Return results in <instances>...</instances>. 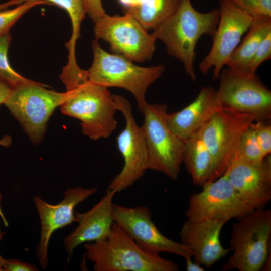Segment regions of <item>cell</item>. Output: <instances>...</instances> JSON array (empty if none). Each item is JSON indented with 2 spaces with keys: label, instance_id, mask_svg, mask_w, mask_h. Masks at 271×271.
Returning <instances> with one entry per match:
<instances>
[{
  "label": "cell",
  "instance_id": "1",
  "mask_svg": "<svg viewBox=\"0 0 271 271\" xmlns=\"http://www.w3.org/2000/svg\"><path fill=\"white\" fill-rule=\"evenodd\" d=\"M219 15V9L200 12L191 0H180L174 13L153 29V36L163 42L168 53L182 63L192 81L196 79L194 63L197 42L204 35L213 36Z\"/></svg>",
  "mask_w": 271,
  "mask_h": 271
},
{
  "label": "cell",
  "instance_id": "2",
  "mask_svg": "<svg viewBox=\"0 0 271 271\" xmlns=\"http://www.w3.org/2000/svg\"><path fill=\"white\" fill-rule=\"evenodd\" d=\"M95 271H177L178 265L148 251L115 223L105 239L84 244Z\"/></svg>",
  "mask_w": 271,
  "mask_h": 271
},
{
  "label": "cell",
  "instance_id": "3",
  "mask_svg": "<svg viewBox=\"0 0 271 271\" xmlns=\"http://www.w3.org/2000/svg\"><path fill=\"white\" fill-rule=\"evenodd\" d=\"M67 96L60 106L64 114L81 121L83 133L92 140L109 137L117 127V111L114 95L108 88L88 79L66 89Z\"/></svg>",
  "mask_w": 271,
  "mask_h": 271
},
{
  "label": "cell",
  "instance_id": "4",
  "mask_svg": "<svg viewBox=\"0 0 271 271\" xmlns=\"http://www.w3.org/2000/svg\"><path fill=\"white\" fill-rule=\"evenodd\" d=\"M93 60L87 70L88 80L105 87L124 88L134 97L142 113L147 102L145 95L148 88L163 73L165 67L158 65L141 67L131 60L103 50L95 39L92 42Z\"/></svg>",
  "mask_w": 271,
  "mask_h": 271
},
{
  "label": "cell",
  "instance_id": "5",
  "mask_svg": "<svg viewBox=\"0 0 271 271\" xmlns=\"http://www.w3.org/2000/svg\"><path fill=\"white\" fill-rule=\"evenodd\" d=\"M271 210H253L232 224L229 243L232 254L222 270L258 271L270 249Z\"/></svg>",
  "mask_w": 271,
  "mask_h": 271
},
{
  "label": "cell",
  "instance_id": "6",
  "mask_svg": "<svg viewBox=\"0 0 271 271\" xmlns=\"http://www.w3.org/2000/svg\"><path fill=\"white\" fill-rule=\"evenodd\" d=\"M167 109L163 104L147 103L142 113L144 120L141 128L148 149V169L176 180L182 163L185 141L168 127Z\"/></svg>",
  "mask_w": 271,
  "mask_h": 271
},
{
  "label": "cell",
  "instance_id": "7",
  "mask_svg": "<svg viewBox=\"0 0 271 271\" xmlns=\"http://www.w3.org/2000/svg\"><path fill=\"white\" fill-rule=\"evenodd\" d=\"M45 86L33 81L11 88L4 103L36 144L42 140L50 117L67 96L66 92L49 90Z\"/></svg>",
  "mask_w": 271,
  "mask_h": 271
},
{
  "label": "cell",
  "instance_id": "8",
  "mask_svg": "<svg viewBox=\"0 0 271 271\" xmlns=\"http://www.w3.org/2000/svg\"><path fill=\"white\" fill-rule=\"evenodd\" d=\"M255 121L252 115L223 107L199 129L212 159L211 181L222 176L235 159L242 133Z\"/></svg>",
  "mask_w": 271,
  "mask_h": 271
},
{
  "label": "cell",
  "instance_id": "9",
  "mask_svg": "<svg viewBox=\"0 0 271 271\" xmlns=\"http://www.w3.org/2000/svg\"><path fill=\"white\" fill-rule=\"evenodd\" d=\"M95 24L96 39L108 43L112 52L132 61L141 62L151 59L156 39L132 15L105 14Z\"/></svg>",
  "mask_w": 271,
  "mask_h": 271
},
{
  "label": "cell",
  "instance_id": "10",
  "mask_svg": "<svg viewBox=\"0 0 271 271\" xmlns=\"http://www.w3.org/2000/svg\"><path fill=\"white\" fill-rule=\"evenodd\" d=\"M217 90L223 107L252 115L255 121H268L271 118V91L257 75L239 74L223 69L218 78Z\"/></svg>",
  "mask_w": 271,
  "mask_h": 271
},
{
  "label": "cell",
  "instance_id": "11",
  "mask_svg": "<svg viewBox=\"0 0 271 271\" xmlns=\"http://www.w3.org/2000/svg\"><path fill=\"white\" fill-rule=\"evenodd\" d=\"M200 192L191 195L185 212L187 220L240 219L253 210L236 193L228 178V170L217 179L206 183Z\"/></svg>",
  "mask_w": 271,
  "mask_h": 271
},
{
  "label": "cell",
  "instance_id": "12",
  "mask_svg": "<svg viewBox=\"0 0 271 271\" xmlns=\"http://www.w3.org/2000/svg\"><path fill=\"white\" fill-rule=\"evenodd\" d=\"M114 98L117 111L125 119V126L117 137L123 166L107 188L118 193L131 187L143 176L148 170V153L142 129L134 118L130 102L119 95H114Z\"/></svg>",
  "mask_w": 271,
  "mask_h": 271
},
{
  "label": "cell",
  "instance_id": "13",
  "mask_svg": "<svg viewBox=\"0 0 271 271\" xmlns=\"http://www.w3.org/2000/svg\"><path fill=\"white\" fill-rule=\"evenodd\" d=\"M219 20L213 35V43L208 54L199 64L203 74L213 69V80H217L249 29L253 18L235 7L229 0L219 2Z\"/></svg>",
  "mask_w": 271,
  "mask_h": 271
},
{
  "label": "cell",
  "instance_id": "14",
  "mask_svg": "<svg viewBox=\"0 0 271 271\" xmlns=\"http://www.w3.org/2000/svg\"><path fill=\"white\" fill-rule=\"evenodd\" d=\"M113 215L114 223L145 250L157 254L170 253L184 258L192 257L187 247L162 234L152 221L147 207H128L114 204Z\"/></svg>",
  "mask_w": 271,
  "mask_h": 271
},
{
  "label": "cell",
  "instance_id": "15",
  "mask_svg": "<svg viewBox=\"0 0 271 271\" xmlns=\"http://www.w3.org/2000/svg\"><path fill=\"white\" fill-rule=\"evenodd\" d=\"M97 188L77 187L67 189L60 203L50 204L40 197H33V202L41 223L40 240L37 247V255L40 266L45 269L48 265V249L50 239L56 230L76 222L75 208L96 193Z\"/></svg>",
  "mask_w": 271,
  "mask_h": 271
},
{
  "label": "cell",
  "instance_id": "16",
  "mask_svg": "<svg viewBox=\"0 0 271 271\" xmlns=\"http://www.w3.org/2000/svg\"><path fill=\"white\" fill-rule=\"evenodd\" d=\"M236 193L252 209L263 208L271 200V156L259 164L235 158L228 168Z\"/></svg>",
  "mask_w": 271,
  "mask_h": 271
},
{
  "label": "cell",
  "instance_id": "17",
  "mask_svg": "<svg viewBox=\"0 0 271 271\" xmlns=\"http://www.w3.org/2000/svg\"><path fill=\"white\" fill-rule=\"evenodd\" d=\"M226 222L215 220H187L184 222L179 232L180 243L191 251L195 262L210 267L231 251L229 248L223 247L220 240L221 231Z\"/></svg>",
  "mask_w": 271,
  "mask_h": 271
},
{
  "label": "cell",
  "instance_id": "18",
  "mask_svg": "<svg viewBox=\"0 0 271 271\" xmlns=\"http://www.w3.org/2000/svg\"><path fill=\"white\" fill-rule=\"evenodd\" d=\"M116 193L107 188L101 199L88 211L75 212L76 228L64 240L69 256L81 244L96 242L106 238L114 223L113 199Z\"/></svg>",
  "mask_w": 271,
  "mask_h": 271
},
{
  "label": "cell",
  "instance_id": "19",
  "mask_svg": "<svg viewBox=\"0 0 271 271\" xmlns=\"http://www.w3.org/2000/svg\"><path fill=\"white\" fill-rule=\"evenodd\" d=\"M223 108L217 90L203 86L189 105L180 111L167 113V124L174 134L185 141Z\"/></svg>",
  "mask_w": 271,
  "mask_h": 271
},
{
  "label": "cell",
  "instance_id": "20",
  "mask_svg": "<svg viewBox=\"0 0 271 271\" xmlns=\"http://www.w3.org/2000/svg\"><path fill=\"white\" fill-rule=\"evenodd\" d=\"M182 154V163L190 174L194 185L203 186L211 181L213 162L204 143L199 130L186 139Z\"/></svg>",
  "mask_w": 271,
  "mask_h": 271
},
{
  "label": "cell",
  "instance_id": "21",
  "mask_svg": "<svg viewBox=\"0 0 271 271\" xmlns=\"http://www.w3.org/2000/svg\"><path fill=\"white\" fill-rule=\"evenodd\" d=\"M271 32V17L253 18L241 44L229 58L226 66L234 72L247 75L250 60L262 40Z\"/></svg>",
  "mask_w": 271,
  "mask_h": 271
},
{
  "label": "cell",
  "instance_id": "22",
  "mask_svg": "<svg viewBox=\"0 0 271 271\" xmlns=\"http://www.w3.org/2000/svg\"><path fill=\"white\" fill-rule=\"evenodd\" d=\"M180 0H145L141 5L124 9L146 29H154L177 9Z\"/></svg>",
  "mask_w": 271,
  "mask_h": 271
},
{
  "label": "cell",
  "instance_id": "23",
  "mask_svg": "<svg viewBox=\"0 0 271 271\" xmlns=\"http://www.w3.org/2000/svg\"><path fill=\"white\" fill-rule=\"evenodd\" d=\"M11 40L9 32L0 37V80L14 88L33 81L27 79L12 68L8 59V51Z\"/></svg>",
  "mask_w": 271,
  "mask_h": 271
},
{
  "label": "cell",
  "instance_id": "24",
  "mask_svg": "<svg viewBox=\"0 0 271 271\" xmlns=\"http://www.w3.org/2000/svg\"><path fill=\"white\" fill-rule=\"evenodd\" d=\"M253 123L242 133L235 158L259 164L262 162L265 157L257 141Z\"/></svg>",
  "mask_w": 271,
  "mask_h": 271
},
{
  "label": "cell",
  "instance_id": "25",
  "mask_svg": "<svg viewBox=\"0 0 271 271\" xmlns=\"http://www.w3.org/2000/svg\"><path fill=\"white\" fill-rule=\"evenodd\" d=\"M42 4L50 5L45 0H30L13 9H0V37L9 32L11 27L30 9Z\"/></svg>",
  "mask_w": 271,
  "mask_h": 271
},
{
  "label": "cell",
  "instance_id": "26",
  "mask_svg": "<svg viewBox=\"0 0 271 271\" xmlns=\"http://www.w3.org/2000/svg\"><path fill=\"white\" fill-rule=\"evenodd\" d=\"M30 0H10L8 2L9 6L21 4ZM50 5H56L64 10L70 17L72 28H78L86 14L83 0H45Z\"/></svg>",
  "mask_w": 271,
  "mask_h": 271
},
{
  "label": "cell",
  "instance_id": "27",
  "mask_svg": "<svg viewBox=\"0 0 271 271\" xmlns=\"http://www.w3.org/2000/svg\"><path fill=\"white\" fill-rule=\"evenodd\" d=\"M253 18L271 17V0H229Z\"/></svg>",
  "mask_w": 271,
  "mask_h": 271
},
{
  "label": "cell",
  "instance_id": "28",
  "mask_svg": "<svg viewBox=\"0 0 271 271\" xmlns=\"http://www.w3.org/2000/svg\"><path fill=\"white\" fill-rule=\"evenodd\" d=\"M271 58V32L262 40L250 60L247 70L248 76L256 75L259 66L264 61Z\"/></svg>",
  "mask_w": 271,
  "mask_h": 271
},
{
  "label": "cell",
  "instance_id": "29",
  "mask_svg": "<svg viewBox=\"0 0 271 271\" xmlns=\"http://www.w3.org/2000/svg\"><path fill=\"white\" fill-rule=\"evenodd\" d=\"M253 125L257 141L265 157L271 153V125L262 121H254Z\"/></svg>",
  "mask_w": 271,
  "mask_h": 271
},
{
  "label": "cell",
  "instance_id": "30",
  "mask_svg": "<svg viewBox=\"0 0 271 271\" xmlns=\"http://www.w3.org/2000/svg\"><path fill=\"white\" fill-rule=\"evenodd\" d=\"M86 14L94 23L105 14L102 0H83Z\"/></svg>",
  "mask_w": 271,
  "mask_h": 271
},
{
  "label": "cell",
  "instance_id": "31",
  "mask_svg": "<svg viewBox=\"0 0 271 271\" xmlns=\"http://www.w3.org/2000/svg\"><path fill=\"white\" fill-rule=\"evenodd\" d=\"M3 271H35L37 268L33 264L13 259H5L2 266Z\"/></svg>",
  "mask_w": 271,
  "mask_h": 271
},
{
  "label": "cell",
  "instance_id": "32",
  "mask_svg": "<svg viewBox=\"0 0 271 271\" xmlns=\"http://www.w3.org/2000/svg\"><path fill=\"white\" fill-rule=\"evenodd\" d=\"M11 90L8 85L0 80V106L5 102Z\"/></svg>",
  "mask_w": 271,
  "mask_h": 271
},
{
  "label": "cell",
  "instance_id": "33",
  "mask_svg": "<svg viewBox=\"0 0 271 271\" xmlns=\"http://www.w3.org/2000/svg\"><path fill=\"white\" fill-rule=\"evenodd\" d=\"M191 257L185 258L187 271H204L205 269L201 265L192 261Z\"/></svg>",
  "mask_w": 271,
  "mask_h": 271
},
{
  "label": "cell",
  "instance_id": "34",
  "mask_svg": "<svg viewBox=\"0 0 271 271\" xmlns=\"http://www.w3.org/2000/svg\"><path fill=\"white\" fill-rule=\"evenodd\" d=\"M145 0H118L124 9H129L141 5Z\"/></svg>",
  "mask_w": 271,
  "mask_h": 271
},
{
  "label": "cell",
  "instance_id": "35",
  "mask_svg": "<svg viewBox=\"0 0 271 271\" xmlns=\"http://www.w3.org/2000/svg\"><path fill=\"white\" fill-rule=\"evenodd\" d=\"M12 143V140L10 136L7 135L0 140V146L9 147Z\"/></svg>",
  "mask_w": 271,
  "mask_h": 271
},
{
  "label": "cell",
  "instance_id": "36",
  "mask_svg": "<svg viewBox=\"0 0 271 271\" xmlns=\"http://www.w3.org/2000/svg\"><path fill=\"white\" fill-rule=\"evenodd\" d=\"M2 195H1V193L0 192V204H1V200H2ZM0 216L2 218L3 220V221L5 224V225L7 226L8 225V223L2 212V210H1V205H0ZM3 235L0 230V240H2V239L3 238Z\"/></svg>",
  "mask_w": 271,
  "mask_h": 271
},
{
  "label": "cell",
  "instance_id": "37",
  "mask_svg": "<svg viewBox=\"0 0 271 271\" xmlns=\"http://www.w3.org/2000/svg\"><path fill=\"white\" fill-rule=\"evenodd\" d=\"M4 260V259L0 255V271H3L2 266H3Z\"/></svg>",
  "mask_w": 271,
  "mask_h": 271
}]
</instances>
